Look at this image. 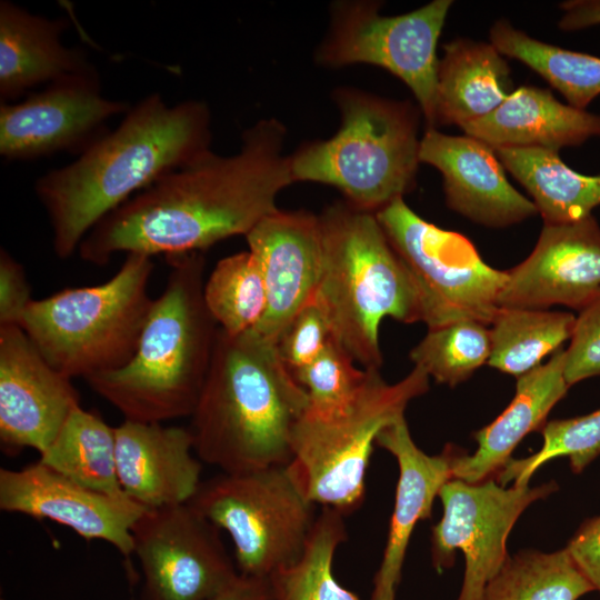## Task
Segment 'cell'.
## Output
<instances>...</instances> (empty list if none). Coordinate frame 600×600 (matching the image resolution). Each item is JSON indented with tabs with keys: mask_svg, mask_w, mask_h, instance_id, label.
Returning <instances> with one entry per match:
<instances>
[{
	"mask_svg": "<svg viewBox=\"0 0 600 600\" xmlns=\"http://www.w3.org/2000/svg\"><path fill=\"white\" fill-rule=\"evenodd\" d=\"M132 536L141 600H208L239 573L220 529L189 503L147 510Z\"/></svg>",
	"mask_w": 600,
	"mask_h": 600,
	"instance_id": "obj_13",
	"label": "cell"
},
{
	"mask_svg": "<svg viewBox=\"0 0 600 600\" xmlns=\"http://www.w3.org/2000/svg\"><path fill=\"white\" fill-rule=\"evenodd\" d=\"M594 591L568 550L509 556L481 600H579Z\"/></svg>",
	"mask_w": 600,
	"mask_h": 600,
	"instance_id": "obj_31",
	"label": "cell"
},
{
	"mask_svg": "<svg viewBox=\"0 0 600 600\" xmlns=\"http://www.w3.org/2000/svg\"><path fill=\"white\" fill-rule=\"evenodd\" d=\"M309 398L308 411L330 414L346 407L363 386L368 370L334 339L309 364L292 373Z\"/></svg>",
	"mask_w": 600,
	"mask_h": 600,
	"instance_id": "obj_35",
	"label": "cell"
},
{
	"mask_svg": "<svg viewBox=\"0 0 600 600\" xmlns=\"http://www.w3.org/2000/svg\"><path fill=\"white\" fill-rule=\"evenodd\" d=\"M557 490L553 481L504 488L494 478L477 483L451 478L443 484L438 494L443 513L432 527L431 559L441 573L453 566L457 550L463 553L464 576L457 600L482 599L509 557L507 540L521 513Z\"/></svg>",
	"mask_w": 600,
	"mask_h": 600,
	"instance_id": "obj_12",
	"label": "cell"
},
{
	"mask_svg": "<svg viewBox=\"0 0 600 600\" xmlns=\"http://www.w3.org/2000/svg\"><path fill=\"white\" fill-rule=\"evenodd\" d=\"M510 88L509 64L492 43L464 38L446 43L437 74V126L463 127L488 116Z\"/></svg>",
	"mask_w": 600,
	"mask_h": 600,
	"instance_id": "obj_25",
	"label": "cell"
},
{
	"mask_svg": "<svg viewBox=\"0 0 600 600\" xmlns=\"http://www.w3.org/2000/svg\"><path fill=\"white\" fill-rule=\"evenodd\" d=\"M564 350L518 377L516 393L508 407L488 426L474 432L478 443L472 454L457 451L452 478L477 483L494 478L511 459V452L530 432L540 431L552 408L570 388L564 378Z\"/></svg>",
	"mask_w": 600,
	"mask_h": 600,
	"instance_id": "obj_22",
	"label": "cell"
},
{
	"mask_svg": "<svg viewBox=\"0 0 600 600\" xmlns=\"http://www.w3.org/2000/svg\"><path fill=\"white\" fill-rule=\"evenodd\" d=\"M491 352L489 326L461 320L429 329L409 358L438 383L454 387L488 363Z\"/></svg>",
	"mask_w": 600,
	"mask_h": 600,
	"instance_id": "obj_33",
	"label": "cell"
},
{
	"mask_svg": "<svg viewBox=\"0 0 600 600\" xmlns=\"http://www.w3.org/2000/svg\"><path fill=\"white\" fill-rule=\"evenodd\" d=\"M308 393L281 360L276 341L219 328L203 388L191 416L198 458L221 472L287 466Z\"/></svg>",
	"mask_w": 600,
	"mask_h": 600,
	"instance_id": "obj_3",
	"label": "cell"
},
{
	"mask_svg": "<svg viewBox=\"0 0 600 600\" xmlns=\"http://www.w3.org/2000/svg\"><path fill=\"white\" fill-rule=\"evenodd\" d=\"M346 539L344 514L322 507L301 557L268 577L271 600H361L332 572L336 550Z\"/></svg>",
	"mask_w": 600,
	"mask_h": 600,
	"instance_id": "obj_30",
	"label": "cell"
},
{
	"mask_svg": "<svg viewBox=\"0 0 600 600\" xmlns=\"http://www.w3.org/2000/svg\"><path fill=\"white\" fill-rule=\"evenodd\" d=\"M64 19L34 14L8 1L0 2V101L12 102L39 84L92 67L84 52L61 41Z\"/></svg>",
	"mask_w": 600,
	"mask_h": 600,
	"instance_id": "obj_24",
	"label": "cell"
},
{
	"mask_svg": "<svg viewBox=\"0 0 600 600\" xmlns=\"http://www.w3.org/2000/svg\"><path fill=\"white\" fill-rule=\"evenodd\" d=\"M267 290V309L253 329L277 342L286 324L312 302L322 268L319 216L307 210H276L247 236Z\"/></svg>",
	"mask_w": 600,
	"mask_h": 600,
	"instance_id": "obj_18",
	"label": "cell"
},
{
	"mask_svg": "<svg viewBox=\"0 0 600 600\" xmlns=\"http://www.w3.org/2000/svg\"><path fill=\"white\" fill-rule=\"evenodd\" d=\"M188 503L229 533L238 572L260 578L301 557L318 517L287 466L221 472Z\"/></svg>",
	"mask_w": 600,
	"mask_h": 600,
	"instance_id": "obj_9",
	"label": "cell"
},
{
	"mask_svg": "<svg viewBox=\"0 0 600 600\" xmlns=\"http://www.w3.org/2000/svg\"><path fill=\"white\" fill-rule=\"evenodd\" d=\"M207 309L229 334L254 329L267 309V290L260 263L251 251L224 257L204 282Z\"/></svg>",
	"mask_w": 600,
	"mask_h": 600,
	"instance_id": "obj_32",
	"label": "cell"
},
{
	"mask_svg": "<svg viewBox=\"0 0 600 600\" xmlns=\"http://www.w3.org/2000/svg\"><path fill=\"white\" fill-rule=\"evenodd\" d=\"M210 143L211 113L203 101L168 106L159 93H151L131 106L116 129L73 162L36 181L56 256L71 257L104 217L210 150Z\"/></svg>",
	"mask_w": 600,
	"mask_h": 600,
	"instance_id": "obj_2",
	"label": "cell"
},
{
	"mask_svg": "<svg viewBox=\"0 0 600 600\" xmlns=\"http://www.w3.org/2000/svg\"><path fill=\"white\" fill-rule=\"evenodd\" d=\"M332 96L340 128L289 156L292 180L332 186L351 206L377 213L416 184L420 111L357 88L340 87Z\"/></svg>",
	"mask_w": 600,
	"mask_h": 600,
	"instance_id": "obj_6",
	"label": "cell"
},
{
	"mask_svg": "<svg viewBox=\"0 0 600 600\" xmlns=\"http://www.w3.org/2000/svg\"><path fill=\"white\" fill-rule=\"evenodd\" d=\"M208 600H271L268 578L238 576Z\"/></svg>",
	"mask_w": 600,
	"mask_h": 600,
	"instance_id": "obj_40",
	"label": "cell"
},
{
	"mask_svg": "<svg viewBox=\"0 0 600 600\" xmlns=\"http://www.w3.org/2000/svg\"><path fill=\"white\" fill-rule=\"evenodd\" d=\"M117 471L126 496L148 510L188 503L201 480L190 429L124 420L114 427Z\"/></svg>",
	"mask_w": 600,
	"mask_h": 600,
	"instance_id": "obj_20",
	"label": "cell"
},
{
	"mask_svg": "<svg viewBox=\"0 0 600 600\" xmlns=\"http://www.w3.org/2000/svg\"><path fill=\"white\" fill-rule=\"evenodd\" d=\"M167 259V283L132 358L86 378L124 420L162 423L191 417L210 368L219 327L204 302V258L190 252Z\"/></svg>",
	"mask_w": 600,
	"mask_h": 600,
	"instance_id": "obj_4",
	"label": "cell"
},
{
	"mask_svg": "<svg viewBox=\"0 0 600 600\" xmlns=\"http://www.w3.org/2000/svg\"><path fill=\"white\" fill-rule=\"evenodd\" d=\"M152 270V257L128 253L101 284L33 299L20 327L48 363L71 379L118 369L134 354L151 310Z\"/></svg>",
	"mask_w": 600,
	"mask_h": 600,
	"instance_id": "obj_7",
	"label": "cell"
},
{
	"mask_svg": "<svg viewBox=\"0 0 600 600\" xmlns=\"http://www.w3.org/2000/svg\"><path fill=\"white\" fill-rule=\"evenodd\" d=\"M376 444L396 458L399 479L386 548L373 578L371 600H396L413 529L420 520L430 518L434 498L452 478V461L458 449L448 444L440 454H427L414 443L404 417L384 428Z\"/></svg>",
	"mask_w": 600,
	"mask_h": 600,
	"instance_id": "obj_21",
	"label": "cell"
},
{
	"mask_svg": "<svg viewBox=\"0 0 600 600\" xmlns=\"http://www.w3.org/2000/svg\"><path fill=\"white\" fill-rule=\"evenodd\" d=\"M564 353V378L569 387L600 376V291L576 317Z\"/></svg>",
	"mask_w": 600,
	"mask_h": 600,
	"instance_id": "obj_37",
	"label": "cell"
},
{
	"mask_svg": "<svg viewBox=\"0 0 600 600\" xmlns=\"http://www.w3.org/2000/svg\"><path fill=\"white\" fill-rule=\"evenodd\" d=\"M322 268L313 301L324 312L336 340L362 369L380 370L381 321H421L413 280L376 213L346 200L320 214Z\"/></svg>",
	"mask_w": 600,
	"mask_h": 600,
	"instance_id": "obj_5",
	"label": "cell"
},
{
	"mask_svg": "<svg viewBox=\"0 0 600 600\" xmlns=\"http://www.w3.org/2000/svg\"><path fill=\"white\" fill-rule=\"evenodd\" d=\"M33 299L22 264L4 248L0 250V327L21 324Z\"/></svg>",
	"mask_w": 600,
	"mask_h": 600,
	"instance_id": "obj_38",
	"label": "cell"
},
{
	"mask_svg": "<svg viewBox=\"0 0 600 600\" xmlns=\"http://www.w3.org/2000/svg\"><path fill=\"white\" fill-rule=\"evenodd\" d=\"M286 127L270 118L244 130L239 152L210 150L140 191L104 217L78 252L104 266L118 252L166 257L201 252L247 236L278 210L279 192L293 183L283 153Z\"/></svg>",
	"mask_w": 600,
	"mask_h": 600,
	"instance_id": "obj_1",
	"label": "cell"
},
{
	"mask_svg": "<svg viewBox=\"0 0 600 600\" xmlns=\"http://www.w3.org/2000/svg\"><path fill=\"white\" fill-rule=\"evenodd\" d=\"M566 549L594 591L600 592V514L584 520Z\"/></svg>",
	"mask_w": 600,
	"mask_h": 600,
	"instance_id": "obj_39",
	"label": "cell"
},
{
	"mask_svg": "<svg viewBox=\"0 0 600 600\" xmlns=\"http://www.w3.org/2000/svg\"><path fill=\"white\" fill-rule=\"evenodd\" d=\"M332 339L324 312L312 301L286 324L276 344L281 360L293 373L312 362Z\"/></svg>",
	"mask_w": 600,
	"mask_h": 600,
	"instance_id": "obj_36",
	"label": "cell"
},
{
	"mask_svg": "<svg viewBox=\"0 0 600 600\" xmlns=\"http://www.w3.org/2000/svg\"><path fill=\"white\" fill-rule=\"evenodd\" d=\"M563 10L558 26L563 31H574L600 24V0H570L560 4Z\"/></svg>",
	"mask_w": 600,
	"mask_h": 600,
	"instance_id": "obj_41",
	"label": "cell"
},
{
	"mask_svg": "<svg viewBox=\"0 0 600 600\" xmlns=\"http://www.w3.org/2000/svg\"><path fill=\"white\" fill-rule=\"evenodd\" d=\"M419 158L441 172L448 207L473 222L504 228L538 213L508 181L496 150L474 137L427 129Z\"/></svg>",
	"mask_w": 600,
	"mask_h": 600,
	"instance_id": "obj_19",
	"label": "cell"
},
{
	"mask_svg": "<svg viewBox=\"0 0 600 600\" xmlns=\"http://www.w3.org/2000/svg\"><path fill=\"white\" fill-rule=\"evenodd\" d=\"M71 380L48 363L21 327H0V442L6 452L47 450L80 406Z\"/></svg>",
	"mask_w": 600,
	"mask_h": 600,
	"instance_id": "obj_15",
	"label": "cell"
},
{
	"mask_svg": "<svg viewBox=\"0 0 600 600\" xmlns=\"http://www.w3.org/2000/svg\"><path fill=\"white\" fill-rule=\"evenodd\" d=\"M543 444L539 451L524 459H510L494 479L506 486L529 484L532 474L546 462L557 457H568L571 470L580 473L600 456V409L574 418L546 422L540 430Z\"/></svg>",
	"mask_w": 600,
	"mask_h": 600,
	"instance_id": "obj_34",
	"label": "cell"
},
{
	"mask_svg": "<svg viewBox=\"0 0 600 600\" xmlns=\"http://www.w3.org/2000/svg\"><path fill=\"white\" fill-rule=\"evenodd\" d=\"M0 509L50 519L88 540L109 542L127 558L133 553L132 528L148 510L128 497L86 488L40 461L0 470Z\"/></svg>",
	"mask_w": 600,
	"mask_h": 600,
	"instance_id": "obj_16",
	"label": "cell"
},
{
	"mask_svg": "<svg viewBox=\"0 0 600 600\" xmlns=\"http://www.w3.org/2000/svg\"><path fill=\"white\" fill-rule=\"evenodd\" d=\"M39 461L86 488L127 497L118 478L114 427L80 406L72 410Z\"/></svg>",
	"mask_w": 600,
	"mask_h": 600,
	"instance_id": "obj_27",
	"label": "cell"
},
{
	"mask_svg": "<svg viewBox=\"0 0 600 600\" xmlns=\"http://www.w3.org/2000/svg\"><path fill=\"white\" fill-rule=\"evenodd\" d=\"M600 291V227L593 216L569 223H544L528 258L507 270L502 308L580 311Z\"/></svg>",
	"mask_w": 600,
	"mask_h": 600,
	"instance_id": "obj_17",
	"label": "cell"
},
{
	"mask_svg": "<svg viewBox=\"0 0 600 600\" xmlns=\"http://www.w3.org/2000/svg\"><path fill=\"white\" fill-rule=\"evenodd\" d=\"M376 216L413 280L428 329L461 320L491 323L507 271L490 267L463 234L422 219L403 198Z\"/></svg>",
	"mask_w": 600,
	"mask_h": 600,
	"instance_id": "obj_10",
	"label": "cell"
},
{
	"mask_svg": "<svg viewBox=\"0 0 600 600\" xmlns=\"http://www.w3.org/2000/svg\"><path fill=\"white\" fill-rule=\"evenodd\" d=\"M493 149L559 151L600 137V116L564 104L547 89L521 86L491 113L461 127Z\"/></svg>",
	"mask_w": 600,
	"mask_h": 600,
	"instance_id": "obj_23",
	"label": "cell"
},
{
	"mask_svg": "<svg viewBox=\"0 0 600 600\" xmlns=\"http://www.w3.org/2000/svg\"><path fill=\"white\" fill-rule=\"evenodd\" d=\"M428 389L429 376L420 367L392 384L380 370L369 369L363 386L342 409L330 414L306 410L294 428L287 464L304 496L344 516L360 508L379 433L403 418L409 402Z\"/></svg>",
	"mask_w": 600,
	"mask_h": 600,
	"instance_id": "obj_8",
	"label": "cell"
},
{
	"mask_svg": "<svg viewBox=\"0 0 600 600\" xmlns=\"http://www.w3.org/2000/svg\"><path fill=\"white\" fill-rule=\"evenodd\" d=\"M576 316L549 309L502 308L489 324L491 352L487 364L520 377L571 339Z\"/></svg>",
	"mask_w": 600,
	"mask_h": 600,
	"instance_id": "obj_28",
	"label": "cell"
},
{
	"mask_svg": "<svg viewBox=\"0 0 600 600\" xmlns=\"http://www.w3.org/2000/svg\"><path fill=\"white\" fill-rule=\"evenodd\" d=\"M130 104L101 93L92 66L30 93L20 102L0 104V154L33 160L61 151L82 153L109 130V119Z\"/></svg>",
	"mask_w": 600,
	"mask_h": 600,
	"instance_id": "obj_14",
	"label": "cell"
},
{
	"mask_svg": "<svg viewBox=\"0 0 600 600\" xmlns=\"http://www.w3.org/2000/svg\"><path fill=\"white\" fill-rule=\"evenodd\" d=\"M379 1H336L314 59L327 68L368 63L401 79L414 94L428 128L436 129L437 44L451 0H433L399 16L380 14Z\"/></svg>",
	"mask_w": 600,
	"mask_h": 600,
	"instance_id": "obj_11",
	"label": "cell"
},
{
	"mask_svg": "<svg viewBox=\"0 0 600 600\" xmlns=\"http://www.w3.org/2000/svg\"><path fill=\"white\" fill-rule=\"evenodd\" d=\"M490 43L539 73L574 108L584 110L600 94V57L542 42L506 20L494 22Z\"/></svg>",
	"mask_w": 600,
	"mask_h": 600,
	"instance_id": "obj_29",
	"label": "cell"
},
{
	"mask_svg": "<svg viewBox=\"0 0 600 600\" xmlns=\"http://www.w3.org/2000/svg\"><path fill=\"white\" fill-rule=\"evenodd\" d=\"M503 167L526 188L544 223H569L588 218L600 204V176L569 168L557 151L497 148Z\"/></svg>",
	"mask_w": 600,
	"mask_h": 600,
	"instance_id": "obj_26",
	"label": "cell"
}]
</instances>
